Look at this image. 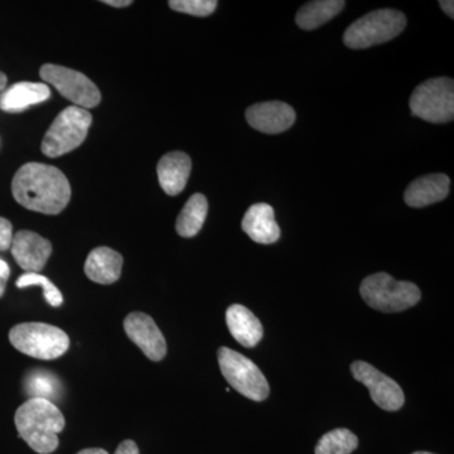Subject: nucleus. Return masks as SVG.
I'll use <instances>...</instances> for the list:
<instances>
[{
    "label": "nucleus",
    "mask_w": 454,
    "mask_h": 454,
    "mask_svg": "<svg viewBox=\"0 0 454 454\" xmlns=\"http://www.w3.org/2000/svg\"><path fill=\"white\" fill-rule=\"evenodd\" d=\"M411 114L433 124L450 122L454 118V82L435 77L420 83L409 101Z\"/></svg>",
    "instance_id": "0eeeda50"
},
{
    "label": "nucleus",
    "mask_w": 454,
    "mask_h": 454,
    "mask_svg": "<svg viewBox=\"0 0 454 454\" xmlns=\"http://www.w3.org/2000/svg\"><path fill=\"white\" fill-rule=\"evenodd\" d=\"M9 340L18 351L38 360H55L70 348V339L64 330L42 322L14 325Z\"/></svg>",
    "instance_id": "20e7f679"
},
{
    "label": "nucleus",
    "mask_w": 454,
    "mask_h": 454,
    "mask_svg": "<svg viewBox=\"0 0 454 454\" xmlns=\"http://www.w3.org/2000/svg\"><path fill=\"white\" fill-rule=\"evenodd\" d=\"M245 234L258 244H274L279 240L280 229L276 221L274 208L267 203L253 205L244 215L241 223Z\"/></svg>",
    "instance_id": "2eb2a0df"
},
{
    "label": "nucleus",
    "mask_w": 454,
    "mask_h": 454,
    "mask_svg": "<svg viewBox=\"0 0 454 454\" xmlns=\"http://www.w3.org/2000/svg\"><path fill=\"white\" fill-rule=\"evenodd\" d=\"M345 5L343 0H316L307 3L298 11L295 22L304 31H312L336 17Z\"/></svg>",
    "instance_id": "aec40b11"
},
{
    "label": "nucleus",
    "mask_w": 454,
    "mask_h": 454,
    "mask_svg": "<svg viewBox=\"0 0 454 454\" xmlns=\"http://www.w3.org/2000/svg\"><path fill=\"white\" fill-rule=\"evenodd\" d=\"M226 325L231 336L244 348H255L264 334L259 319L241 304H232L227 309Z\"/></svg>",
    "instance_id": "f3484780"
},
{
    "label": "nucleus",
    "mask_w": 454,
    "mask_h": 454,
    "mask_svg": "<svg viewBox=\"0 0 454 454\" xmlns=\"http://www.w3.org/2000/svg\"><path fill=\"white\" fill-rule=\"evenodd\" d=\"M169 7L179 13L195 17H208L216 11V0H170Z\"/></svg>",
    "instance_id": "393cba45"
},
{
    "label": "nucleus",
    "mask_w": 454,
    "mask_h": 454,
    "mask_svg": "<svg viewBox=\"0 0 454 454\" xmlns=\"http://www.w3.org/2000/svg\"><path fill=\"white\" fill-rule=\"evenodd\" d=\"M9 276H11V269H9V265L4 262V260L0 259V298L4 294L5 286H7Z\"/></svg>",
    "instance_id": "bb28decb"
},
{
    "label": "nucleus",
    "mask_w": 454,
    "mask_h": 454,
    "mask_svg": "<svg viewBox=\"0 0 454 454\" xmlns=\"http://www.w3.org/2000/svg\"><path fill=\"white\" fill-rule=\"evenodd\" d=\"M217 358L223 378L238 393L254 402L267 399L270 387L264 373L250 358L227 348L219 349Z\"/></svg>",
    "instance_id": "6e6552de"
},
{
    "label": "nucleus",
    "mask_w": 454,
    "mask_h": 454,
    "mask_svg": "<svg viewBox=\"0 0 454 454\" xmlns=\"http://www.w3.org/2000/svg\"><path fill=\"white\" fill-rule=\"evenodd\" d=\"M40 74L44 82L52 85L62 97L76 106L86 110L100 104V90L79 71L64 66L47 64L42 66Z\"/></svg>",
    "instance_id": "1a4fd4ad"
},
{
    "label": "nucleus",
    "mask_w": 454,
    "mask_h": 454,
    "mask_svg": "<svg viewBox=\"0 0 454 454\" xmlns=\"http://www.w3.org/2000/svg\"><path fill=\"white\" fill-rule=\"evenodd\" d=\"M77 454H109L106 450H101V448H88V450H80Z\"/></svg>",
    "instance_id": "7c9ffc66"
},
{
    "label": "nucleus",
    "mask_w": 454,
    "mask_h": 454,
    "mask_svg": "<svg viewBox=\"0 0 454 454\" xmlns=\"http://www.w3.org/2000/svg\"><path fill=\"white\" fill-rule=\"evenodd\" d=\"M439 5H441L442 9H443L444 13H446L447 16L450 18V20H453L454 2H452V0H441V2H439Z\"/></svg>",
    "instance_id": "c85d7f7f"
},
{
    "label": "nucleus",
    "mask_w": 454,
    "mask_h": 454,
    "mask_svg": "<svg viewBox=\"0 0 454 454\" xmlns=\"http://www.w3.org/2000/svg\"><path fill=\"white\" fill-rule=\"evenodd\" d=\"M16 286L18 288L23 289L27 286H40L43 291L44 300L52 307H59L64 303V297L59 288L51 282L49 278L41 276L40 273H26L18 278Z\"/></svg>",
    "instance_id": "b1692460"
},
{
    "label": "nucleus",
    "mask_w": 454,
    "mask_h": 454,
    "mask_svg": "<svg viewBox=\"0 0 454 454\" xmlns=\"http://www.w3.org/2000/svg\"><path fill=\"white\" fill-rule=\"evenodd\" d=\"M104 4L110 5V7L115 8H125L129 7V5L133 4L131 0H104Z\"/></svg>",
    "instance_id": "c756f323"
},
{
    "label": "nucleus",
    "mask_w": 454,
    "mask_h": 454,
    "mask_svg": "<svg viewBox=\"0 0 454 454\" xmlns=\"http://www.w3.org/2000/svg\"><path fill=\"white\" fill-rule=\"evenodd\" d=\"M358 447V438L351 430L339 428L325 433L317 443L316 454H351Z\"/></svg>",
    "instance_id": "5701e85b"
},
{
    "label": "nucleus",
    "mask_w": 454,
    "mask_h": 454,
    "mask_svg": "<svg viewBox=\"0 0 454 454\" xmlns=\"http://www.w3.org/2000/svg\"><path fill=\"white\" fill-rule=\"evenodd\" d=\"M7 76H5V74H3L2 71H0V91H3V90L5 89V86H7Z\"/></svg>",
    "instance_id": "2f4dec72"
},
{
    "label": "nucleus",
    "mask_w": 454,
    "mask_h": 454,
    "mask_svg": "<svg viewBox=\"0 0 454 454\" xmlns=\"http://www.w3.org/2000/svg\"><path fill=\"white\" fill-rule=\"evenodd\" d=\"M50 97L51 90L46 83L18 82L0 95V109L7 113H20L43 103Z\"/></svg>",
    "instance_id": "6ab92c4d"
},
{
    "label": "nucleus",
    "mask_w": 454,
    "mask_h": 454,
    "mask_svg": "<svg viewBox=\"0 0 454 454\" xmlns=\"http://www.w3.org/2000/svg\"><path fill=\"white\" fill-rule=\"evenodd\" d=\"M25 389L29 399L38 397V399H46L53 403L61 394V382L55 373L46 372V370H35L27 375Z\"/></svg>",
    "instance_id": "4be33fe9"
},
{
    "label": "nucleus",
    "mask_w": 454,
    "mask_h": 454,
    "mask_svg": "<svg viewBox=\"0 0 454 454\" xmlns=\"http://www.w3.org/2000/svg\"><path fill=\"white\" fill-rule=\"evenodd\" d=\"M124 259L118 252L107 247H97L89 254L85 262V274L90 280L98 284L118 282L121 276Z\"/></svg>",
    "instance_id": "a211bd4d"
},
{
    "label": "nucleus",
    "mask_w": 454,
    "mask_h": 454,
    "mask_svg": "<svg viewBox=\"0 0 454 454\" xmlns=\"http://www.w3.org/2000/svg\"><path fill=\"white\" fill-rule=\"evenodd\" d=\"M124 330L149 360L162 361L167 355V342L151 316L133 312L124 319Z\"/></svg>",
    "instance_id": "9b49d317"
},
{
    "label": "nucleus",
    "mask_w": 454,
    "mask_h": 454,
    "mask_svg": "<svg viewBox=\"0 0 454 454\" xmlns=\"http://www.w3.org/2000/svg\"><path fill=\"white\" fill-rule=\"evenodd\" d=\"M411 454H434V453H429V452H414Z\"/></svg>",
    "instance_id": "473e14b6"
},
{
    "label": "nucleus",
    "mask_w": 454,
    "mask_h": 454,
    "mask_svg": "<svg viewBox=\"0 0 454 454\" xmlns=\"http://www.w3.org/2000/svg\"><path fill=\"white\" fill-rule=\"evenodd\" d=\"M208 202L202 193H195L188 200L176 221V230L182 238H193L201 231L207 217Z\"/></svg>",
    "instance_id": "412c9836"
},
{
    "label": "nucleus",
    "mask_w": 454,
    "mask_h": 454,
    "mask_svg": "<svg viewBox=\"0 0 454 454\" xmlns=\"http://www.w3.org/2000/svg\"><path fill=\"white\" fill-rule=\"evenodd\" d=\"M450 179L443 173L415 179L406 188L404 200L409 207L423 208L443 201L450 193Z\"/></svg>",
    "instance_id": "4468645a"
},
{
    "label": "nucleus",
    "mask_w": 454,
    "mask_h": 454,
    "mask_svg": "<svg viewBox=\"0 0 454 454\" xmlns=\"http://www.w3.org/2000/svg\"><path fill=\"white\" fill-rule=\"evenodd\" d=\"M114 454H140L139 448L137 446L136 442L134 441H124L119 444V447L116 448L115 453Z\"/></svg>",
    "instance_id": "cd10ccee"
},
{
    "label": "nucleus",
    "mask_w": 454,
    "mask_h": 454,
    "mask_svg": "<svg viewBox=\"0 0 454 454\" xmlns=\"http://www.w3.org/2000/svg\"><path fill=\"white\" fill-rule=\"evenodd\" d=\"M92 116L79 106L66 107L51 124L42 140V153L50 158L61 157L79 148L88 137Z\"/></svg>",
    "instance_id": "423d86ee"
},
{
    "label": "nucleus",
    "mask_w": 454,
    "mask_h": 454,
    "mask_svg": "<svg viewBox=\"0 0 454 454\" xmlns=\"http://www.w3.org/2000/svg\"><path fill=\"white\" fill-rule=\"evenodd\" d=\"M247 121L262 133L279 134L294 124L295 112L282 101H268L250 106L247 110Z\"/></svg>",
    "instance_id": "ddd939ff"
},
{
    "label": "nucleus",
    "mask_w": 454,
    "mask_h": 454,
    "mask_svg": "<svg viewBox=\"0 0 454 454\" xmlns=\"http://www.w3.org/2000/svg\"><path fill=\"white\" fill-rule=\"evenodd\" d=\"M12 193L27 210L59 215L71 200V186L64 173L43 163H27L12 181Z\"/></svg>",
    "instance_id": "f257e3e1"
},
{
    "label": "nucleus",
    "mask_w": 454,
    "mask_h": 454,
    "mask_svg": "<svg viewBox=\"0 0 454 454\" xmlns=\"http://www.w3.org/2000/svg\"><path fill=\"white\" fill-rule=\"evenodd\" d=\"M13 241V226L11 221L0 217V252L11 249Z\"/></svg>",
    "instance_id": "a878e982"
},
{
    "label": "nucleus",
    "mask_w": 454,
    "mask_h": 454,
    "mask_svg": "<svg viewBox=\"0 0 454 454\" xmlns=\"http://www.w3.org/2000/svg\"><path fill=\"white\" fill-rule=\"evenodd\" d=\"M12 255L27 273H40L52 254V244L29 230H20L13 236Z\"/></svg>",
    "instance_id": "f8f14e48"
},
{
    "label": "nucleus",
    "mask_w": 454,
    "mask_h": 454,
    "mask_svg": "<svg viewBox=\"0 0 454 454\" xmlns=\"http://www.w3.org/2000/svg\"><path fill=\"white\" fill-rule=\"evenodd\" d=\"M14 423L20 437L40 454L55 452L59 444L57 434L66 426L61 411L49 400L38 397L27 400L18 408Z\"/></svg>",
    "instance_id": "f03ea898"
},
{
    "label": "nucleus",
    "mask_w": 454,
    "mask_h": 454,
    "mask_svg": "<svg viewBox=\"0 0 454 454\" xmlns=\"http://www.w3.org/2000/svg\"><path fill=\"white\" fill-rule=\"evenodd\" d=\"M192 162L184 152H170L158 163L157 173L160 187L168 196H177L186 187Z\"/></svg>",
    "instance_id": "dca6fc26"
},
{
    "label": "nucleus",
    "mask_w": 454,
    "mask_h": 454,
    "mask_svg": "<svg viewBox=\"0 0 454 454\" xmlns=\"http://www.w3.org/2000/svg\"><path fill=\"white\" fill-rule=\"evenodd\" d=\"M351 372L358 382L369 389L373 403L384 411H396L404 405L405 396L402 387L376 367L365 361H355Z\"/></svg>",
    "instance_id": "9d476101"
},
{
    "label": "nucleus",
    "mask_w": 454,
    "mask_h": 454,
    "mask_svg": "<svg viewBox=\"0 0 454 454\" xmlns=\"http://www.w3.org/2000/svg\"><path fill=\"white\" fill-rule=\"evenodd\" d=\"M406 26V18L395 9H379L346 29L343 42L352 50H365L397 37Z\"/></svg>",
    "instance_id": "39448f33"
},
{
    "label": "nucleus",
    "mask_w": 454,
    "mask_h": 454,
    "mask_svg": "<svg viewBox=\"0 0 454 454\" xmlns=\"http://www.w3.org/2000/svg\"><path fill=\"white\" fill-rule=\"evenodd\" d=\"M360 293L367 306L385 313L403 312L414 307L422 298V293L414 283L394 279L387 273L365 278Z\"/></svg>",
    "instance_id": "7ed1b4c3"
}]
</instances>
